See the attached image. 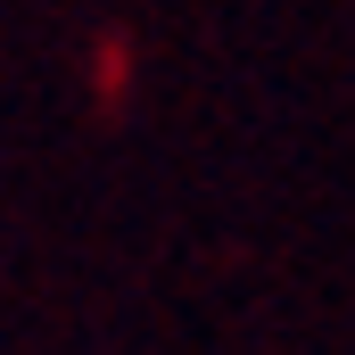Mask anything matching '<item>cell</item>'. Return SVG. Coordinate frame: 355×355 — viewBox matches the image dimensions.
Masks as SVG:
<instances>
[]
</instances>
